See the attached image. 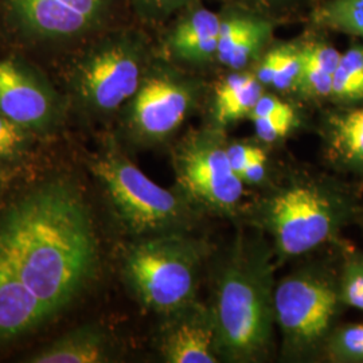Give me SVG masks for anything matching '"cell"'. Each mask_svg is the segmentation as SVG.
Returning a JSON list of instances; mask_svg holds the SVG:
<instances>
[{"label":"cell","instance_id":"obj_1","mask_svg":"<svg viewBox=\"0 0 363 363\" xmlns=\"http://www.w3.org/2000/svg\"><path fill=\"white\" fill-rule=\"evenodd\" d=\"M52 154L0 196V357L65 323L104 273L91 181L77 154Z\"/></svg>","mask_w":363,"mask_h":363},{"label":"cell","instance_id":"obj_2","mask_svg":"<svg viewBox=\"0 0 363 363\" xmlns=\"http://www.w3.org/2000/svg\"><path fill=\"white\" fill-rule=\"evenodd\" d=\"M155 55L143 27L121 23L55 58V82L67 100L70 125L93 128L116 120Z\"/></svg>","mask_w":363,"mask_h":363},{"label":"cell","instance_id":"obj_3","mask_svg":"<svg viewBox=\"0 0 363 363\" xmlns=\"http://www.w3.org/2000/svg\"><path fill=\"white\" fill-rule=\"evenodd\" d=\"M77 157L117 228L130 240L186 232L193 223L194 205L178 189L167 190L150 179L112 132Z\"/></svg>","mask_w":363,"mask_h":363},{"label":"cell","instance_id":"obj_4","mask_svg":"<svg viewBox=\"0 0 363 363\" xmlns=\"http://www.w3.org/2000/svg\"><path fill=\"white\" fill-rule=\"evenodd\" d=\"M274 286L269 255L256 245L237 244L223 267L211 307L220 358L253 362L271 346Z\"/></svg>","mask_w":363,"mask_h":363},{"label":"cell","instance_id":"obj_5","mask_svg":"<svg viewBox=\"0 0 363 363\" xmlns=\"http://www.w3.org/2000/svg\"><path fill=\"white\" fill-rule=\"evenodd\" d=\"M120 0H0V50L58 58L117 23Z\"/></svg>","mask_w":363,"mask_h":363},{"label":"cell","instance_id":"obj_6","mask_svg":"<svg viewBox=\"0 0 363 363\" xmlns=\"http://www.w3.org/2000/svg\"><path fill=\"white\" fill-rule=\"evenodd\" d=\"M123 250V281L142 307L166 315L194 301L203 242L172 232L130 240Z\"/></svg>","mask_w":363,"mask_h":363},{"label":"cell","instance_id":"obj_7","mask_svg":"<svg viewBox=\"0 0 363 363\" xmlns=\"http://www.w3.org/2000/svg\"><path fill=\"white\" fill-rule=\"evenodd\" d=\"M202 84L156 52L133 97L117 116V140L123 147L152 148L169 142L191 116Z\"/></svg>","mask_w":363,"mask_h":363},{"label":"cell","instance_id":"obj_8","mask_svg":"<svg viewBox=\"0 0 363 363\" xmlns=\"http://www.w3.org/2000/svg\"><path fill=\"white\" fill-rule=\"evenodd\" d=\"M0 112L13 123L57 143L70 127L65 94L30 55L0 50Z\"/></svg>","mask_w":363,"mask_h":363},{"label":"cell","instance_id":"obj_9","mask_svg":"<svg viewBox=\"0 0 363 363\" xmlns=\"http://www.w3.org/2000/svg\"><path fill=\"white\" fill-rule=\"evenodd\" d=\"M177 189L193 205L220 214L233 213L244 198V182L228 156L220 128L189 132L172 150Z\"/></svg>","mask_w":363,"mask_h":363},{"label":"cell","instance_id":"obj_10","mask_svg":"<svg viewBox=\"0 0 363 363\" xmlns=\"http://www.w3.org/2000/svg\"><path fill=\"white\" fill-rule=\"evenodd\" d=\"M262 222L276 250L286 257L301 256L327 242L335 232L337 205L318 184L298 182L269 198Z\"/></svg>","mask_w":363,"mask_h":363},{"label":"cell","instance_id":"obj_11","mask_svg":"<svg viewBox=\"0 0 363 363\" xmlns=\"http://www.w3.org/2000/svg\"><path fill=\"white\" fill-rule=\"evenodd\" d=\"M339 292L325 276L300 271L286 276L274 288V320L286 349L303 355L325 337L337 312Z\"/></svg>","mask_w":363,"mask_h":363},{"label":"cell","instance_id":"obj_12","mask_svg":"<svg viewBox=\"0 0 363 363\" xmlns=\"http://www.w3.org/2000/svg\"><path fill=\"white\" fill-rule=\"evenodd\" d=\"M163 316L164 320L156 334V350L164 362L220 361L218 331L211 307L194 300Z\"/></svg>","mask_w":363,"mask_h":363},{"label":"cell","instance_id":"obj_13","mask_svg":"<svg viewBox=\"0 0 363 363\" xmlns=\"http://www.w3.org/2000/svg\"><path fill=\"white\" fill-rule=\"evenodd\" d=\"M166 27L156 52L178 66H205L217 58L220 13L198 0L177 13Z\"/></svg>","mask_w":363,"mask_h":363},{"label":"cell","instance_id":"obj_14","mask_svg":"<svg viewBox=\"0 0 363 363\" xmlns=\"http://www.w3.org/2000/svg\"><path fill=\"white\" fill-rule=\"evenodd\" d=\"M220 18L216 61L230 72L247 70L269 48L274 31L272 18L230 4Z\"/></svg>","mask_w":363,"mask_h":363},{"label":"cell","instance_id":"obj_15","mask_svg":"<svg viewBox=\"0 0 363 363\" xmlns=\"http://www.w3.org/2000/svg\"><path fill=\"white\" fill-rule=\"evenodd\" d=\"M118 357V347L111 330L99 322L67 328L37 349L21 357L25 363H105Z\"/></svg>","mask_w":363,"mask_h":363},{"label":"cell","instance_id":"obj_16","mask_svg":"<svg viewBox=\"0 0 363 363\" xmlns=\"http://www.w3.org/2000/svg\"><path fill=\"white\" fill-rule=\"evenodd\" d=\"M340 54L322 37L301 40V72L295 91L307 100L330 99Z\"/></svg>","mask_w":363,"mask_h":363},{"label":"cell","instance_id":"obj_17","mask_svg":"<svg viewBox=\"0 0 363 363\" xmlns=\"http://www.w3.org/2000/svg\"><path fill=\"white\" fill-rule=\"evenodd\" d=\"M265 86L253 72H232L217 84L213 94V118L217 128H223L252 113Z\"/></svg>","mask_w":363,"mask_h":363},{"label":"cell","instance_id":"obj_18","mask_svg":"<svg viewBox=\"0 0 363 363\" xmlns=\"http://www.w3.org/2000/svg\"><path fill=\"white\" fill-rule=\"evenodd\" d=\"M54 144L25 130L0 112V167L13 175L23 174L50 155Z\"/></svg>","mask_w":363,"mask_h":363},{"label":"cell","instance_id":"obj_19","mask_svg":"<svg viewBox=\"0 0 363 363\" xmlns=\"http://www.w3.org/2000/svg\"><path fill=\"white\" fill-rule=\"evenodd\" d=\"M325 132L328 151L337 163L363 169V106L331 113Z\"/></svg>","mask_w":363,"mask_h":363},{"label":"cell","instance_id":"obj_20","mask_svg":"<svg viewBox=\"0 0 363 363\" xmlns=\"http://www.w3.org/2000/svg\"><path fill=\"white\" fill-rule=\"evenodd\" d=\"M255 65L253 73L265 88L295 91L301 72V42L272 45Z\"/></svg>","mask_w":363,"mask_h":363},{"label":"cell","instance_id":"obj_21","mask_svg":"<svg viewBox=\"0 0 363 363\" xmlns=\"http://www.w3.org/2000/svg\"><path fill=\"white\" fill-rule=\"evenodd\" d=\"M312 23L319 30L363 39V0H325L313 10Z\"/></svg>","mask_w":363,"mask_h":363},{"label":"cell","instance_id":"obj_22","mask_svg":"<svg viewBox=\"0 0 363 363\" xmlns=\"http://www.w3.org/2000/svg\"><path fill=\"white\" fill-rule=\"evenodd\" d=\"M330 100L343 106L362 103L363 45H352L340 54Z\"/></svg>","mask_w":363,"mask_h":363},{"label":"cell","instance_id":"obj_23","mask_svg":"<svg viewBox=\"0 0 363 363\" xmlns=\"http://www.w3.org/2000/svg\"><path fill=\"white\" fill-rule=\"evenodd\" d=\"M195 0H127V4L142 26L157 27L169 22Z\"/></svg>","mask_w":363,"mask_h":363},{"label":"cell","instance_id":"obj_24","mask_svg":"<svg viewBox=\"0 0 363 363\" xmlns=\"http://www.w3.org/2000/svg\"><path fill=\"white\" fill-rule=\"evenodd\" d=\"M328 349L337 361H363V323L339 328L331 337Z\"/></svg>","mask_w":363,"mask_h":363},{"label":"cell","instance_id":"obj_25","mask_svg":"<svg viewBox=\"0 0 363 363\" xmlns=\"http://www.w3.org/2000/svg\"><path fill=\"white\" fill-rule=\"evenodd\" d=\"M339 298L352 308L363 311V256H354L345 265Z\"/></svg>","mask_w":363,"mask_h":363},{"label":"cell","instance_id":"obj_26","mask_svg":"<svg viewBox=\"0 0 363 363\" xmlns=\"http://www.w3.org/2000/svg\"><path fill=\"white\" fill-rule=\"evenodd\" d=\"M256 135L261 142L274 143L294 130L298 123V116H269L252 118Z\"/></svg>","mask_w":363,"mask_h":363},{"label":"cell","instance_id":"obj_27","mask_svg":"<svg viewBox=\"0 0 363 363\" xmlns=\"http://www.w3.org/2000/svg\"><path fill=\"white\" fill-rule=\"evenodd\" d=\"M296 115V111L294 106L277 97L272 93H265L259 99V101L255 105L252 113L249 115V118H256V117H269V116H291Z\"/></svg>","mask_w":363,"mask_h":363},{"label":"cell","instance_id":"obj_28","mask_svg":"<svg viewBox=\"0 0 363 363\" xmlns=\"http://www.w3.org/2000/svg\"><path fill=\"white\" fill-rule=\"evenodd\" d=\"M230 6L242 7L255 13H262L272 18L277 13L291 9L296 0H229Z\"/></svg>","mask_w":363,"mask_h":363},{"label":"cell","instance_id":"obj_29","mask_svg":"<svg viewBox=\"0 0 363 363\" xmlns=\"http://www.w3.org/2000/svg\"><path fill=\"white\" fill-rule=\"evenodd\" d=\"M228 156L232 167L238 174V171L244 169L252 160L265 156V152L257 145L235 142V143H228Z\"/></svg>","mask_w":363,"mask_h":363},{"label":"cell","instance_id":"obj_30","mask_svg":"<svg viewBox=\"0 0 363 363\" xmlns=\"http://www.w3.org/2000/svg\"><path fill=\"white\" fill-rule=\"evenodd\" d=\"M267 175V155L252 160L247 166L238 171V177L244 184H259Z\"/></svg>","mask_w":363,"mask_h":363},{"label":"cell","instance_id":"obj_31","mask_svg":"<svg viewBox=\"0 0 363 363\" xmlns=\"http://www.w3.org/2000/svg\"><path fill=\"white\" fill-rule=\"evenodd\" d=\"M15 177H18V175H13L10 171L0 167V196L6 191V189L9 187V184L13 182Z\"/></svg>","mask_w":363,"mask_h":363}]
</instances>
